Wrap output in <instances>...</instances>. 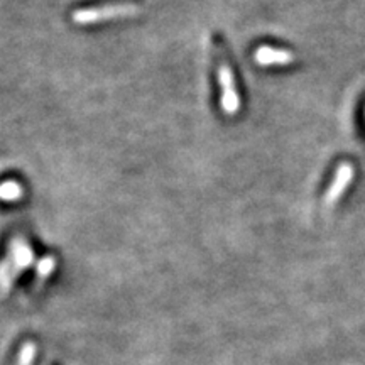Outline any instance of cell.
Listing matches in <instances>:
<instances>
[{"mask_svg":"<svg viewBox=\"0 0 365 365\" xmlns=\"http://www.w3.org/2000/svg\"><path fill=\"white\" fill-rule=\"evenodd\" d=\"M139 12H140V7L137 6V4H132V2L110 4V6L76 9V11L71 14V21L78 26H88V24H97V22L134 17Z\"/></svg>","mask_w":365,"mask_h":365,"instance_id":"3957f363","label":"cell"},{"mask_svg":"<svg viewBox=\"0 0 365 365\" xmlns=\"http://www.w3.org/2000/svg\"><path fill=\"white\" fill-rule=\"evenodd\" d=\"M34 262L33 247L24 237H14L9 244L6 261L0 262V294H7L11 291L14 281Z\"/></svg>","mask_w":365,"mask_h":365,"instance_id":"6da1fadb","label":"cell"},{"mask_svg":"<svg viewBox=\"0 0 365 365\" xmlns=\"http://www.w3.org/2000/svg\"><path fill=\"white\" fill-rule=\"evenodd\" d=\"M22 196H24V190H22L19 181L7 180L0 185V200H4V202H17Z\"/></svg>","mask_w":365,"mask_h":365,"instance_id":"8992f818","label":"cell"},{"mask_svg":"<svg viewBox=\"0 0 365 365\" xmlns=\"http://www.w3.org/2000/svg\"><path fill=\"white\" fill-rule=\"evenodd\" d=\"M255 63L261 66H286L294 61L293 53L286 51V49H277L272 46H261L254 54Z\"/></svg>","mask_w":365,"mask_h":365,"instance_id":"5b68a950","label":"cell"},{"mask_svg":"<svg viewBox=\"0 0 365 365\" xmlns=\"http://www.w3.org/2000/svg\"><path fill=\"white\" fill-rule=\"evenodd\" d=\"M354 180V166L349 163H344L340 164L339 168H336L335 171V178H333L330 188H328L327 195H325V203L328 207H331L333 203L336 202V200L340 198L341 195L345 193L346 186L350 185Z\"/></svg>","mask_w":365,"mask_h":365,"instance_id":"277c9868","label":"cell"},{"mask_svg":"<svg viewBox=\"0 0 365 365\" xmlns=\"http://www.w3.org/2000/svg\"><path fill=\"white\" fill-rule=\"evenodd\" d=\"M38 276L39 277H48L51 276L54 269H56V259L53 257V255H46V257L41 259L38 262Z\"/></svg>","mask_w":365,"mask_h":365,"instance_id":"52a82bcc","label":"cell"},{"mask_svg":"<svg viewBox=\"0 0 365 365\" xmlns=\"http://www.w3.org/2000/svg\"><path fill=\"white\" fill-rule=\"evenodd\" d=\"M220 53L215 54V63H217V76H218V85H220V107L222 112L228 117H234L240 110V98L239 91L235 86L234 71H232V65L228 61L225 51H223V46L218 43Z\"/></svg>","mask_w":365,"mask_h":365,"instance_id":"7a4b0ae2","label":"cell"}]
</instances>
